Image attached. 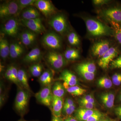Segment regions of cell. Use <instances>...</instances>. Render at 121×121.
<instances>
[{"mask_svg":"<svg viewBox=\"0 0 121 121\" xmlns=\"http://www.w3.org/2000/svg\"><path fill=\"white\" fill-rule=\"evenodd\" d=\"M87 29L90 35L93 36L114 35L113 31L110 28L97 20L92 18L84 19Z\"/></svg>","mask_w":121,"mask_h":121,"instance_id":"obj_1","label":"cell"},{"mask_svg":"<svg viewBox=\"0 0 121 121\" xmlns=\"http://www.w3.org/2000/svg\"><path fill=\"white\" fill-rule=\"evenodd\" d=\"M19 88L15 98V107L17 113L23 116L27 110L31 93L22 87Z\"/></svg>","mask_w":121,"mask_h":121,"instance_id":"obj_2","label":"cell"},{"mask_svg":"<svg viewBox=\"0 0 121 121\" xmlns=\"http://www.w3.org/2000/svg\"><path fill=\"white\" fill-rule=\"evenodd\" d=\"M48 23L56 31L61 35H65L69 30L67 20L62 13H56L50 17Z\"/></svg>","mask_w":121,"mask_h":121,"instance_id":"obj_3","label":"cell"},{"mask_svg":"<svg viewBox=\"0 0 121 121\" xmlns=\"http://www.w3.org/2000/svg\"><path fill=\"white\" fill-rule=\"evenodd\" d=\"M20 14L19 6L16 0L7 1L0 5V17L8 19L15 17Z\"/></svg>","mask_w":121,"mask_h":121,"instance_id":"obj_4","label":"cell"},{"mask_svg":"<svg viewBox=\"0 0 121 121\" xmlns=\"http://www.w3.org/2000/svg\"><path fill=\"white\" fill-rule=\"evenodd\" d=\"M45 59L48 64L55 70H60L67 63L63 55L55 51H51L48 52Z\"/></svg>","mask_w":121,"mask_h":121,"instance_id":"obj_5","label":"cell"},{"mask_svg":"<svg viewBox=\"0 0 121 121\" xmlns=\"http://www.w3.org/2000/svg\"><path fill=\"white\" fill-rule=\"evenodd\" d=\"M43 44L52 51L59 50L62 45V40L60 36L52 31L46 33L42 39Z\"/></svg>","mask_w":121,"mask_h":121,"instance_id":"obj_6","label":"cell"},{"mask_svg":"<svg viewBox=\"0 0 121 121\" xmlns=\"http://www.w3.org/2000/svg\"><path fill=\"white\" fill-rule=\"evenodd\" d=\"M20 22L15 17L7 19L2 25L1 32L4 35L11 37H16L19 33Z\"/></svg>","mask_w":121,"mask_h":121,"instance_id":"obj_7","label":"cell"},{"mask_svg":"<svg viewBox=\"0 0 121 121\" xmlns=\"http://www.w3.org/2000/svg\"><path fill=\"white\" fill-rule=\"evenodd\" d=\"M33 6L47 18H50L57 13V9L50 0H36Z\"/></svg>","mask_w":121,"mask_h":121,"instance_id":"obj_8","label":"cell"},{"mask_svg":"<svg viewBox=\"0 0 121 121\" xmlns=\"http://www.w3.org/2000/svg\"><path fill=\"white\" fill-rule=\"evenodd\" d=\"M52 85L44 87L35 95V97L39 103L49 107L51 105L53 95L52 92Z\"/></svg>","mask_w":121,"mask_h":121,"instance_id":"obj_9","label":"cell"},{"mask_svg":"<svg viewBox=\"0 0 121 121\" xmlns=\"http://www.w3.org/2000/svg\"><path fill=\"white\" fill-rule=\"evenodd\" d=\"M119 50L115 47H111L109 50L99 59L98 64L103 69H107L110 63L119 55Z\"/></svg>","mask_w":121,"mask_h":121,"instance_id":"obj_10","label":"cell"},{"mask_svg":"<svg viewBox=\"0 0 121 121\" xmlns=\"http://www.w3.org/2000/svg\"><path fill=\"white\" fill-rule=\"evenodd\" d=\"M20 22L22 25L37 35L43 33L46 30L40 17L28 20H20Z\"/></svg>","mask_w":121,"mask_h":121,"instance_id":"obj_11","label":"cell"},{"mask_svg":"<svg viewBox=\"0 0 121 121\" xmlns=\"http://www.w3.org/2000/svg\"><path fill=\"white\" fill-rule=\"evenodd\" d=\"M110 47L108 40H101L94 44L91 47V53L93 56L101 58Z\"/></svg>","mask_w":121,"mask_h":121,"instance_id":"obj_12","label":"cell"},{"mask_svg":"<svg viewBox=\"0 0 121 121\" xmlns=\"http://www.w3.org/2000/svg\"><path fill=\"white\" fill-rule=\"evenodd\" d=\"M102 15L108 21H112L121 25V8L115 7L104 9Z\"/></svg>","mask_w":121,"mask_h":121,"instance_id":"obj_13","label":"cell"},{"mask_svg":"<svg viewBox=\"0 0 121 121\" xmlns=\"http://www.w3.org/2000/svg\"><path fill=\"white\" fill-rule=\"evenodd\" d=\"M37 36V34L28 29L22 31L20 34L19 38L24 45L29 47L35 43Z\"/></svg>","mask_w":121,"mask_h":121,"instance_id":"obj_14","label":"cell"},{"mask_svg":"<svg viewBox=\"0 0 121 121\" xmlns=\"http://www.w3.org/2000/svg\"><path fill=\"white\" fill-rule=\"evenodd\" d=\"M43 56V53L40 49L38 48H33L24 57L23 61L27 63H39L41 60Z\"/></svg>","mask_w":121,"mask_h":121,"instance_id":"obj_15","label":"cell"},{"mask_svg":"<svg viewBox=\"0 0 121 121\" xmlns=\"http://www.w3.org/2000/svg\"><path fill=\"white\" fill-rule=\"evenodd\" d=\"M21 20H28L40 17V14L38 9L33 5L24 9L20 13Z\"/></svg>","mask_w":121,"mask_h":121,"instance_id":"obj_16","label":"cell"},{"mask_svg":"<svg viewBox=\"0 0 121 121\" xmlns=\"http://www.w3.org/2000/svg\"><path fill=\"white\" fill-rule=\"evenodd\" d=\"M59 79V80H62L69 86H76L78 83V80L76 76L68 70L63 71Z\"/></svg>","mask_w":121,"mask_h":121,"instance_id":"obj_17","label":"cell"},{"mask_svg":"<svg viewBox=\"0 0 121 121\" xmlns=\"http://www.w3.org/2000/svg\"><path fill=\"white\" fill-rule=\"evenodd\" d=\"M24 52V48L20 44L16 42L10 44L9 56L11 59L18 58L23 55Z\"/></svg>","mask_w":121,"mask_h":121,"instance_id":"obj_18","label":"cell"},{"mask_svg":"<svg viewBox=\"0 0 121 121\" xmlns=\"http://www.w3.org/2000/svg\"><path fill=\"white\" fill-rule=\"evenodd\" d=\"M63 100L62 98L53 96L51 106L53 115L60 117L63 107Z\"/></svg>","mask_w":121,"mask_h":121,"instance_id":"obj_19","label":"cell"},{"mask_svg":"<svg viewBox=\"0 0 121 121\" xmlns=\"http://www.w3.org/2000/svg\"><path fill=\"white\" fill-rule=\"evenodd\" d=\"M54 72L52 70L47 69L39 77V82L44 87L52 85L54 80Z\"/></svg>","mask_w":121,"mask_h":121,"instance_id":"obj_20","label":"cell"},{"mask_svg":"<svg viewBox=\"0 0 121 121\" xmlns=\"http://www.w3.org/2000/svg\"><path fill=\"white\" fill-rule=\"evenodd\" d=\"M17 78L21 87L31 93L29 84L27 73L24 69H20L18 70Z\"/></svg>","mask_w":121,"mask_h":121,"instance_id":"obj_21","label":"cell"},{"mask_svg":"<svg viewBox=\"0 0 121 121\" xmlns=\"http://www.w3.org/2000/svg\"><path fill=\"white\" fill-rule=\"evenodd\" d=\"M96 110L80 108L76 111L75 115L76 119L79 121H86Z\"/></svg>","mask_w":121,"mask_h":121,"instance_id":"obj_22","label":"cell"},{"mask_svg":"<svg viewBox=\"0 0 121 121\" xmlns=\"http://www.w3.org/2000/svg\"><path fill=\"white\" fill-rule=\"evenodd\" d=\"M102 103L107 108H112L114 105L115 95L112 92L102 93L99 96Z\"/></svg>","mask_w":121,"mask_h":121,"instance_id":"obj_23","label":"cell"},{"mask_svg":"<svg viewBox=\"0 0 121 121\" xmlns=\"http://www.w3.org/2000/svg\"><path fill=\"white\" fill-rule=\"evenodd\" d=\"M10 44L7 39L1 36L0 38V56L3 60H5L9 56Z\"/></svg>","mask_w":121,"mask_h":121,"instance_id":"obj_24","label":"cell"},{"mask_svg":"<svg viewBox=\"0 0 121 121\" xmlns=\"http://www.w3.org/2000/svg\"><path fill=\"white\" fill-rule=\"evenodd\" d=\"M76 70H82L95 73L96 66L93 62H86L79 64L76 67Z\"/></svg>","mask_w":121,"mask_h":121,"instance_id":"obj_25","label":"cell"},{"mask_svg":"<svg viewBox=\"0 0 121 121\" xmlns=\"http://www.w3.org/2000/svg\"><path fill=\"white\" fill-rule=\"evenodd\" d=\"M52 90L53 96L62 98L65 95L66 89L63 85L60 82H56L54 83Z\"/></svg>","mask_w":121,"mask_h":121,"instance_id":"obj_26","label":"cell"},{"mask_svg":"<svg viewBox=\"0 0 121 121\" xmlns=\"http://www.w3.org/2000/svg\"><path fill=\"white\" fill-rule=\"evenodd\" d=\"M63 85L68 93L75 96L82 95L86 91L85 89H82L78 86H69L65 83H64Z\"/></svg>","mask_w":121,"mask_h":121,"instance_id":"obj_27","label":"cell"},{"mask_svg":"<svg viewBox=\"0 0 121 121\" xmlns=\"http://www.w3.org/2000/svg\"><path fill=\"white\" fill-rule=\"evenodd\" d=\"M29 71L33 77L39 78L43 72V66L39 62L34 63L29 67Z\"/></svg>","mask_w":121,"mask_h":121,"instance_id":"obj_28","label":"cell"},{"mask_svg":"<svg viewBox=\"0 0 121 121\" xmlns=\"http://www.w3.org/2000/svg\"><path fill=\"white\" fill-rule=\"evenodd\" d=\"M108 21L113 31L114 35L118 43L121 45V25L112 21Z\"/></svg>","mask_w":121,"mask_h":121,"instance_id":"obj_29","label":"cell"},{"mask_svg":"<svg viewBox=\"0 0 121 121\" xmlns=\"http://www.w3.org/2000/svg\"><path fill=\"white\" fill-rule=\"evenodd\" d=\"M64 56L67 60H74L79 58L80 54L78 51L76 49L70 48L65 51Z\"/></svg>","mask_w":121,"mask_h":121,"instance_id":"obj_30","label":"cell"},{"mask_svg":"<svg viewBox=\"0 0 121 121\" xmlns=\"http://www.w3.org/2000/svg\"><path fill=\"white\" fill-rule=\"evenodd\" d=\"M68 43L72 46H78L80 43V39L77 34L74 32L69 33L67 36Z\"/></svg>","mask_w":121,"mask_h":121,"instance_id":"obj_31","label":"cell"},{"mask_svg":"<svg viewBox=\"0 0 121 121\" xmlns=\"http://www.w3.org/2000/svg\"><path fill=\"white\" fill-rule=\"evenodd\" d=\"M97 83L100 87L106 89H110L113 84L112 80L105 77H103L99 79L98 80Z\"/></svg>","mask_w":121,"mask_h":121,"instance_id":"obj_32","label":"cell"},{"mask_svg":"<svg viewBox=\"0 0 121 121\" xmlns=\"http://www.w3.org/2000/svg\"><path fill=\"white\" fill-rule=\"evenodd\" d=\"M19 9L20 13L25 9L33 5L36 0H16Z\"/></svg>","mask_w":121,"mask_h":121,"instance_id":"obj_33","label":"cell"},{"mask_svg":"<svg viewBox=\"0 0 121 121\" xmlns=\"http://www.w3.org/2000/svg\"><path fill=\"white\" fill-rule=\"evenodd\" d=\"M76 71L79 75L88 81L93 80L95 78V73H91L82 70H76Z\"/></svg>","mask_w":121,"mask_h":121,"instance_id":"obj_34","label":"cell"},{"mask_svg":"<svg viewBox=\"0 0 121 121\" xmlns=\"http://www.w3.org/2000/svg\"><path fill=\"white\" fill-rule=\"evenodd\" d=\"M12 70V82L16 84L19 87H21L18 82V70L17 67L14 65H11Z\"/></svg>","mask_w":121,"mask_h":121,"instance_id":"obj_35","label":"cell"},{"mask_svg":"<svg viewBox=\"0 0 121 121\" xmlns=\"http://www.w3.org/2000/svg\"><path fill=\"white\" fill-rule=\"evenodd\" d=\"M75 108V104L72 105H67L64 104L62 112L67 115H70L74 112Z\"/></svg>","mask_w":121,"mask_h":121,"instance_id":"obj_36","label":"cell"},{"mask_svg":"<svg viewBox=\"0 0 121 121\" xmlns=\"http://www.w3.org/2000/svg\"><path fill=\"white\" fill-rule=\"evenodd\" d=\"M109 65L111 69L121 68V55L112 60Z\"/></svg>","mask_w":121,"mask_h":121,"instance_id":"obj_37","label":"cell"},{"mask_svg":"<svg viewBox=\"0 0 121 121\" xmlns=\"http://www.w3.org/2000/svg\"><path fill=\"white\" fill-rule=\"evenodd\" d=\"M113 84L116 86H119L121 84V73H115L112 78Z\"/></svg>","mask_w":121,"mask_h":121,"instance_id":"obj_38","label":"cell"},{"mask_svg":"<svg viewBox=\"0 0 121 121\" xmlns=\"http://www.w3.org/2000/svg\"><path fill=\"white\" fill-rule=\"evenodd\" d=\"M102 115L100 112L96 110L95 112L90 116L86 121H99Z\"/></svg>","mask_w":121,"mask_h":121,"instance_id":"obj_39","label":"cell"},{"mask_svg":"<svg viewBox=\"0 0 121 121\" xmlns=\"http://www.w3.org/2000/svg\"><path fill=\"white\" fill-rule=\"evenodd\" d=\"M5 78L7 80L12 82V70L11 65H9L7 68L4 73Z\"/></svg>","mask_w":121,"mask_h":121,"instance_id":"obj_40","label":"cell"},{"mask_svg":"<svg viewBox=\"0 0 121 121\" xmlns=\"http://www.w3.org/2000/svg\"><path fill=\"white\" fill-rule=\"evenodd\" d=\"M79 104L81 107V108L88 109H93L95 107V104L93 103L87 102H79Z\"/></svg>","mask_w":121,"mask_h":121,"instance_id":"obj_41","label":"cell"},{"mask_svg":"<svg viewBox=\"0 0 121 121\" xmlns=\"http://www.w3.org/2000/svg\"><path fill=\"white\" fill-rule=\"evenodd\" d=\"M109 1L108 0H94L93 2L95 5L99 6L107 4Z\"/></svg>","mask_w":121,"mask_h":121,"instance_id":"obj_42","label":"cell"},{"mask_svg":"<svg viewBox=\"0 0 121 121\" xmlns=\"http://www.w3.org/2000/svg\"><path fill=\"white\" fill-rule=\"evenodd\" d=\"M115 113L118 117L121 119V105L118 106L115 108Z\"/></svg>","mask_w":121,"mask_h":121,"instance_id":"obj_43","label":"cell"},{"mask_svg":"<svg viewBox=\"0 0 121 121\" xmlns=\"http://www.w3.org/2000/svg\"><path fill=\"white\" fill-rule=\"evenodd\" d=\"M6 99V95H5V94H3V93L1 94L0 96V107H2L4 104Z\"/></svg>","mask_w":121,"mask_h":121,"instance_id":"obj_44","label":"cell"},{"mask_svg":"<svg viewBox=\"0 0 121 121\" xmlns=\"http://www.w3.org/2000/svg\"><path fill=\"white\" fill-rule=\"evenodd\" d=\"M64 104L67 105H72L75 104L72 99L69 98H67L65 99Z\"/></svg>","mask_w":121,"mask_h":121,"instance_id":"obj_45","label":"cell"},{"mask_svg":"<svg viewBox=\"0 0 121 121\" xmlns=\"http://www.w3.org/2000/svg\"><path fill=\"white\" fill-rule=\"evenodd\" d=\"M93 97V95H87L86 96L83 97L80 99H79V101L84 102L89 100L91 98Z\"/></svg>","mask_w":121,"mask_h":121,"instance_id":"obj_46","label":"cell"},{"mask_svg":"<svg viewBox=\"0 0 121 121\" xmlns=\"http://www.w3.org/2000/svg\"><path fill=\"white\" fill-rule=\"evenodd\" d=\"M64 121H78L77 119L71 116L67 117L64 119Z\"/></svg>","mask_w":121,"mask_h":121,"instance_id":"obj_47","label":"cell"},{"mask_svg":"<svg viewBox=\"0 0 121 121\" xmlns=\"http://www.w3.org/2000/svg\"><path fill=\"white\" fill-rule=\"evenodd\" d=\"M52 121H63L60 117H56L53 115Z\"/></svg>","mask_w":121,"mask_h":121,"instance_id":"obj_48","label":"cell"},{"mask_svg":"<svg viewBox=\"0 0 121 121\" xmlns=\"http://www.w3.org/2000/svg\"><path fill=\"white\" fill-rule=\"evenodd\" d=\"M4 65H3V64L1 62H0V73H2L4 70Z\"/></svg>","mask_w":121,"mask_h":121,"instance_id":"obj_49","label":"cell"},{"mask_svg":"<svg viewBox=\"0 0 121 121\" xmlns=\"http://www.w3.org/2000/svg\"><path fill=\"white\" fill-rule=\"evenodd\" d=\"M118 101L121 103V90L119 92L118 96Z\"/></svg>","mask_w":121,"mask_h":121,"instance_id":"obj_50","label":"cell"},{"mask_svg":"<svg viewBox=\"0 0 121 121\" xmlns=\"http://www.w3.org/2000/svg\"><path fill=\"white\" fill-rule=\"evenodd\" d=\"M3 84H2V82H1L0 88V94H2V91H3V88H4V87H3Z\"/></svg>","mask_w":121,"mask_h":121,"instance_id":"obj_51","label":"cell"},{"mask_svg":"<svg viewBox=\"0 0 121 121\" xmlns=\"http://www.w3.org/2000/svg\"><path fill=\"white\" fill-rule=\"evenodd\" d=\"M25 121V120H23V119H22V120H19V121Z\"/></svg>","mask_w":121,"mask_h":121,"instance_id":"obj_52","label":"cell"},{"mask_svg":"<svg viewBox=\"0 0 121 121\" xmlns=\"http://www.w3.org/2000/svg\"><path fill=\"white\" fill-rule=\"evenodd\" d=\"M109 121L107 120H101V121Z\"/></svg>","mask_w":121,"mask_h":121,"instance_id":"obj_53","label":"cell"}]
</instances>
